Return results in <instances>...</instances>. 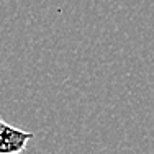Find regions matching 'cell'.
Segmentation results:
<instances>
[{
	"mask_svg": "<svg viewBox=\"0 0 154 154\" xmlns=\"http://www.w3.org/2000/svg\"><path fill=\"white\" fill-rule=\"evenodd\" d=\"M33 138L31 131L13 126L0 116V154H21Z\"/></svg>",
	"mask_w": 154,
	"mask_h": 154,
	"instance_id": "obj_1",
	"label": "cell"
}]
</instances>
